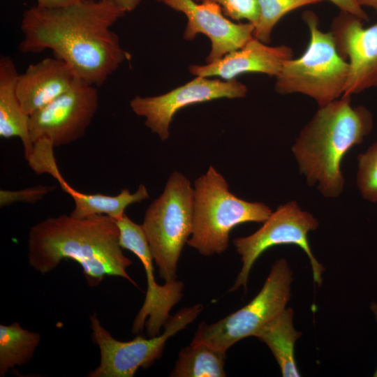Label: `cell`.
<instances>
[{
    "label": "cell",
    "mask_w": 377,
    "mask_h": 377,
    "mask_svg": "<svg viewBox=\"0 0 377 377\" xmlns=\"http://www.w3.org/2000/svg\"><path fill=\"white\" fill-rule=\"evenodd\" d=\"M126 13L110 0H81L55 8L31 6L22 15L18 49L24 54L51 50L77 77L101 87L128 59L111 30Z\"/></svg>",
    "instance_id": "cell-1"
},
{
    "label": "cell",
    "mask_w": 377,
    "mask_h": 377,
    "mask_svg": "<svg viewBox=\"0 0 377 377\" xmlns=\"http://www.w3.org/2000/svg\"><path fill=\"white\" fill-rule=\"evenodd\" d=\"M64 259L82 268L88 286L96 287L106 276L136 283L126 271L133 262L123 253L119 230L107 215L77 219L62 214L33 226L28 235V261L42 274L50 272Z\"/></svg>",
    "instance_id": "cell-2"
},
{
    "label": "cell",
    "mask_w": 377,
    "mask_h": 377,
    "mask_svg": "<svg viewBox=\"0 0 377 377\" xmlns=\"http://www.w3.org/2000/svg\"><path fill=\"white\" fill-rule=\"evenodd\" d=\"M373 128V117L364 106H353L350 96H341L319 107L301 130L292 151L308 184H317L327 198L339 196L343 188V157L362 143Z\"/></svg>",
    "instance_id": "cell-3"
},
{
    "label": "cell",
    "mask_w": 377,
    "mask_h": 377,
    "mask_svg": "<svg viewBox=\"0 0 377 377\" xmlns=\"http://www.w3.org/2000/svg\"><path fill=\"white\" fill-rule=\"evenodd\" d=\"M193 226L188 246L202 256L221 254L228 247L230 231L237 226L263 223L272 213L265 204L241 199L212 165L194 183Z\"/></svg>",
    "instance_id": "cell-4"
},
{
    "label": "cell",
    "mask_w": 377,
    "mask_h": 377,
    "mask_svg": "<svg viewBox=\"0 0 377 377\" xmlns=\"http://www.w3.org/2000/svg\"><path fill=\"white\" fill-rule=\"evenodd\" d=\"M302 18L310 34L309 45L302 56L283 64L275 89L283 95L308 96L322 107L343 96L349 66L339 54L331 31L320 29L317 15L306 10Z\"/></svg>",
    "instance_id": "cell-5"
},
{
    "label": "cell",
    "mask_w": 377,
    "mask_h": 377,
    "mask_svg": "<svg viewBox=\"0 0 377 377\" xmlns=\"http://www.w3.org/2000/svg\"><path fill=\"white\" fill-rule=\"evenodd\" d=\"M194 190L182 173L174 172L162 194L146 210L141 224L159 276L177 280L178 261L193 226Z\"/></svg>",
    "instance_id": "cell-6"
},
{
    "label": "cell",
    "mask_w": 377,
    "mask_h": 377,
    "mask_svg": "<svg viewBox=\"0 0 377 377\" xmlns=\"http://www.w3.org/2000/svg\"><path fill=\"white\" fill-rule=\"evenodd\" d=\"M291 282L292 272L286 260H276L262 289L249 303L214 323H200L193 340L226 353L237 341L253 337L286 309Z\"/></svg>",
    "instance_id": "cell-7"
},
{
    "label": "cell",
    "mask_w": 377,
    "mask_h": 377,
    "mask_svg": "<svg viewBox=\"0 0 377 377\" xmlns=\"http://www.w3.org/2000/svg\"><path fill=\"white\" fill-rule=\"evenodd\" d=\"M203 309L200 304L181 309L167 320L162 334L148 339L138 336L128 341L114 339L95 315L91 316V339L99 347L101 361L87 376L133 377L139 368L147 369L159 359L168 339L195 320Z\"/></svg>",
    "instance_id": "cell-8"
},
{
    "label": "cell",
    "mask_w": 377,
    "mask_h": 377,
    "mask_svg": "<svg viewBox=\"0 0 377 377\" xmlns=\"http://www.w3.org/2000/svg\"><path fill=\"white\" fill-rule=\"evenodd\" d=\"M318 227V220L309 212L302 211L297 202L279 206L256 232L233 240L236 251L241 256L242 267L229 291H235L241 286L246 290L251 269L256 260L270 247L282 244L297 245L305 252L310 260L313 281L321 285L324 267L314 257L308 239L309 232Z\"/></svg>",
    "instance_id": "cell-9"
},
{
    "label": "cell",
    "mask_w": 377,
    "mask_h": 377,
    "mask_svg": "<svg viewBox=\"0 0 377 377\" xmlns=\"http://www.w3.org/2000/svg\"><path fill=\"white\" fill-rule=\"evenodd\" d=\"M98 104L97 87L76 77L65 93L30 115L29 131L34 144L47 139L57 147L82 138Z\"/></svg>",
    "instance_id": "cell-10"
},
{
    "label": "cell",
    "mask_w": 377,
    "mask_h": 377,
    "mask_svg": "<svg viewBox=\"0 0 377 377\" xmlns=\"http://www.w3.org/2000/svg\"><path fill=\"white\" fill-rule=\"evenodd\" d=\"M115 221L121 246L140 259L147 276L145 299L133 323L132 332L139 333L145 325L148 337H156L170 318L172 307L182 298L184 283L175 280L159 285L154 277V259L142 225L135 223L126 214Z\"/></svg>",
    "instance_id": "cell-11"
},
{
    "label": "cell",
    "mask_w": 377,
    "mask_h": 377,
    "mask_svg": "<svg viewBox=\"0 0 377 377\" xmlns=\"http://www.w3.org/2000/svg\"><path fill=\"white\" fill-rule=\"evenodd\" d=\"M246 94V87L235 79L222 81L197 76L162 95L136 96L130 101V107L135 114L145 118V124L152 133L165 140L173 117L182 108L222 98H243Z\"/></svg>",
    "instance_id": "cell-12"
},
{
    "label": "cell",
    "mask_w": 377,
    "mask_h": 377,
    "mask_svg": "<svg viewBox=\"0 0 377 377\" xmlns=\"http://www.w3.org/2000/svg\"><path fill=\"white\" fill-rule=\"evenodd\" d=\"M362 21L341 11L332 23L337 49L349 66L343 96L377 87V24L364 28Z\"/></svg>",
    "instance_id": "cell-13"
},
{
    "label": "cell",
    "mask_w": 377,
    "mask_h": 377,
    "mask_svg": "<svg viewBox=\"0 0 377 377\" xmlns=\"http://www.w3.org/2000/svg\"><path fill=\"white\" fill-rule=\"evenodd\" d=\"M156 1L186 16L187 24L184 33L186 40L193 39L198 34H203L209 38L212 49L207 63L217 61L228 53L242 48L253 37V24L232 22L223 15L222 9L217 3L198 4L193 0Z\"/></svg>",
    "instance_id": "cell-14"
},
{
    "label": "cell",
    "mask_w": 377,
    "mask_h": 377,
    "mask_svg": "<svg viewBox=\"0 0 377 377\" xmlns=\"http://www.w3.org/2000/svg\"><path fill=\"white\" fill-rule=\"evenodd\" d=\"M293 56L289 46H269L253 37L242 48L206 65H192L189 71L196 76H218L226 80L245 73H260L276 77L283 64Z\"/></svg>",
    "instance_id": "cell-15"
},
{
    "label": "cell",
    "mask_w": 377,
    "mask_h": 377,
    "mask_svg": "<svg viewBox=\"0 0 377 377\" xmlns=\"http://www.w3.org/2000/svg\"><path fill=\"white\" fill-rule=\"evenodd\" d=\"M76 77L71 67L54 56L30 64L17 81L23 109L32 114L69 89Z\"/></svg>",
    "instance_id": "cell-16"
},
{
    "label": "cell",
    "mask_w": 377,
    "mask_h": 377,
    "mask_svg": "<svg viewBox=\"0 0 377 377\" xmlns=\"http://www.w3.org/2000/svg\"><path fill=\"white\" fill-rule=\"evenodd\" d=\"M18 73L13 60L0 57V136L20 138L24 157L31 155L34 144L29 131L30 115L23 109L17 94Z\"/></svg>",
    "instance_id": "cell-17"
},
{
    "label": "cell",
    "mask_w": 377,
    "mask_h": 377,
    "mask_svg": "<svg viewBox=\"0 0 377 377\" xmlns=\"http://www.w3.org/2000/svg\"><path fill=\"white\" fill-rule=\"evenodd\" d=\"M47 173L56 179L61 189L72 197L74 209L70 215L77 219L103 214L117 220L125 214L124 212L129 205L149 198L148 191L143 184H140L137 191L133 193L128 188H124L114 196L101 193L89 194L71 187L61 175L57 163L52 165Z\"/></svg>",
    "instance_id": "cell-18"
},
{
    "label": "cell",
    "mask_w": 377,
    "mask_h": 377,
    "mask_svg": "<svg viewBox=\"0 0 377 377\" xmlns=\"http://www.w3.org/2000/svg\"><path fill=\"white\" fill-rule=\"evenodd\" d=\"M293 318V309H285L253 335L269 348L283 377L300 376L295 357V344L301 332L294 328Z\"/></svg>",
    "instance_id": "cell-19"
},
{
    "label": "cell",
    "mask_w": 377,
    "mask_h": 377,
    "mask_svg": "<svg viewBox=\"0 0 377 377\" xmlns=\"http://www.w3.org/2000/svg\"><path fill=\"white\" fill-rule=\"evenodd\" d=\"M226 353L193 339L179 353L172 377H224Z\"/></svg>",
    "instance_id": "cell-20"
},
{
    "label": "cell",
    "mask_w": 377,
    "mask_h": 377,
    "mask_svg": "<svg viewBox=\"0 0 377 377\" xmlns=\"http://www.w3.org/2000/svg\"><path fill=\"white\" fill-rule=\"evenodd\" d=\"M40 334L25 330L18 323L0 325V376L15 366L28 363L40 341Z\"/></svg>",
    "instance_id": "cell-21"
},
{
    "label": "cell",
    "mask_w": 377,
    "mask_h": 377,
    "mask_svg": "<svg viewBox=\"0 0 377 377\" xmlns=\"http://www.w3.org/2000/svg\"><path fill=\"white\" fill-rule=\"evenodd\" d=\"M323 0H258L259 18L253 37L264 43L271 40V34L278 22L289 12Z\"/></svg>",
    "instance_id": "cell-22"
},
{
    "label": "cell",
    "mask_w": 377,
    "mask_h": 377,
    "mask_svg": "<svg viewBox=\"0 0 377 377\" xmlns=\"http://www.w3.org/2000/svg\"><path fill=\"white\" fill-rule=\"evenodd\" d=\"M356 183L364 200L377 202V140L357 156Z\"/></svg>",
    "instance_id": "cell-23"
},
{
    "label": "cell",
    "mask_w": 377,
    "mask_h": 377,
    "mask_svg": "<svg viewBox=\"0 0 377 377\" xmlns=\"http://www.w3.org/2000/svg\"><path fill=\"white\" fill-rule=\"evenodd\" d=\"M200 3L219 4L226 15L232 20H246L256 25L259 18L258 0H195Z\"/></svg>",
    "instance_id": "cell-24"
},
{
    "label": "cell",
    "mask_w": 377,
    "mask_h": 377,
    "mask_svg": "<svg viewBox=\"0 0 377 377\" xmlns=\"http://www.w3.org/2000/svg\"><path fill=\"white\" fill-rule=\"evenodd\" d=\"M55 188V186L38 185L17 191L1 189L0 191V207L10 206L18 202L36 203Z\"/></svg>",
    "instance_id": "cell-25"
},
{
    "label": "cell",
    "mask_w": 377,
    "mask_h": 377,
    "mask_svg": "<svg viewBox=\"0 0 377 377\" xmlns=\"http://www.w3.org/2000/svg\"><path fill=\"white\" fill-rule=\"evenodd\" d=\"M337 6L341 11L346 12L363 20H368L366 12L356 0H328Z\"/></svg>",
    "instance_id": "cell-26"
},
{
    "label": "cell",
    "mask_w": 377,
    "mask_h": 377,
    "mask_svg": "<svg viewBox=\"0 0 377 377\" xmlns=\"http://www.w3.org/2000/svg\"><path fill=\"white\" fill-rule=\"evenodd\" d=\"M81 0H36L37 6L47 8L64 7L79 2Z\"/></svg>",
    "instance_id": "cell-27"
},
{
    "label": "cell",
    "mask_w": 377,
    "mask_h": 377,
    "mask_svg": "<svg viewBox=\"0 0 377 377\" xmlns=\"http://www.w3.org/2000/svg\"><path fill=\"white\" fill-rule=\"evenodd\" d=\"M122 8L126 12H129L140 4L142 0H110Z\"/></svg>",
    "instance_id": "cell-28"
},
{
    "label": "cell",
    "mask_w": 377,
    "mask_h": 377,
    "mask_svg": "<svg viewBox=\"0 0 377 377\" xmlns=\"http://www.w3.org/2000/svg\"><path fill=\"white\" fill-rule=\"evenodd\" d=\"M357 3L361 6H368L372 8L377 13V0H356Z\"/></svg>",
    "instance_id": "cell-29"
},
{
    "label": "cell",
    "mask_w": 377,
    "mask_h": 377,
    "mask_svg": "<svg viewBox=\"0 0 377 377\" xmlns=\"http://www.w3.org/2000/svg\"><path fill=\"white\" fill-rule=\"evenodd\" d=\"M370 308H371V310L372 313L374 315L376 321L377 323V303L375 302H373L371 304ZM374 376L377 377V368H376V371H375V372L374 374Z\"/></svg>",
    "instance_id": "cell-30"
}]
</instances>
